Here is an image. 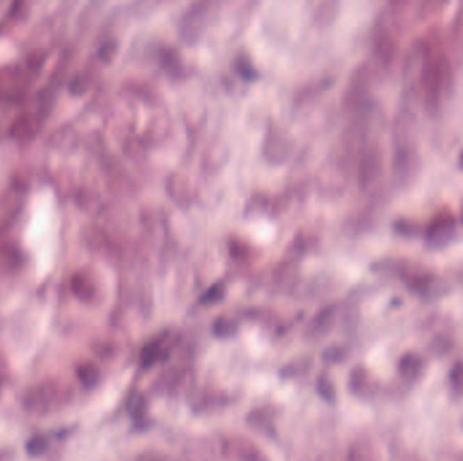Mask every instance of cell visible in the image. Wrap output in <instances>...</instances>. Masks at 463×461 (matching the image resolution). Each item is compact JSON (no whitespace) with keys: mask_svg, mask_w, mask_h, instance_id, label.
Wrapping results in <instances>:
<instances>
[{"mask_svg":"<svg viewBox=\"0 0 463 461\" xmlns=\"http://www.w3.org/2000/svg\"><path fill=\"white\" fill-rule=\"evenodd\" d=\"M457 233V220L451 214H440L427 227L425 238L431 248H443L451 243Z\"/></svg>","mask_w":463,"mask_h":461,"instance_id":"cell-3","label":"cell"},{"mask_svg":"<svg viewBox=\"0 0 463 461\" xmlns=\"http://www.w3.org/2000/svg\"><path fill=\"white\" fill-rule=\"evenodd\" d=\"M460 167L463 170V149L461 150V153H460Z\"/></svg>","mask_w":463,"mask_h":461,"instance_id":"cell-5","label":"cell"},{"mask_svg":"<svg viewBox=\"0 0 463 461\" xmlns=\"http://www.w3.org/2000/svg\"><path fill=\"white\" fill-rule=\"evenodd\" d=\"M394 160L393 170L398 183L405 187L414 183L420 170V153L417 147V115L412 103L405 102V106L398 111L394 129Z\"/></svg>","mask_w":463,"mask_h":461,"instance_id":"cell-2","label":"cell"},{"mask_svg":"<svg viewBox=\"0 0 463 461\" xmlns=\"http://www.w3.org/2000/svg\"><path fill=\"white\" fill-rule=\"evenodd\" d=\"M448 42L451 53L458 58L463 60V1L458 6L453 22L450 26L448 33Z\"/></svg>","mask_w":463,"mask_h":461,"instance_id":"cell-4","label":"cell"},{"mask_svg":"<svg viewBox=\"0 0 463 461\" xmlns=\"http://www.w3.org/2000/svg\"><path fill=\"white\" fill-rule=\"evenodd\" d=\"M454 64L435 34L417 38L405 53V91L423 108L435 115L454 91Z\"/></svg>","mask_w":463,"mask_h":461,"instance_id":"cell-1","label":"cell"}]
</instances>
